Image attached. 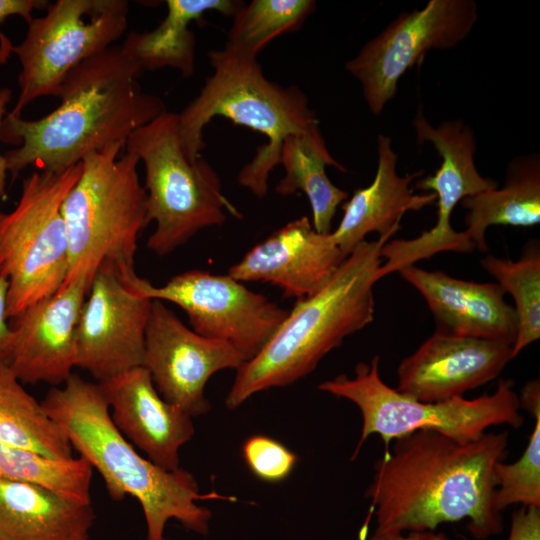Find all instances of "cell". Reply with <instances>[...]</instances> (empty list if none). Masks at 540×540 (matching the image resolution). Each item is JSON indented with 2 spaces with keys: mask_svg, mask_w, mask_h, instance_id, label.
I'll use <instances>...</instances> for the list:
<instances>
[{
  "mask_svg": "<svg viewBox=\"0 0 540 540\" xmlns=\"http://www.w3.org/2000/svg\"><path fill=\"white\" fill-rule=\"evenodd\" d=\"M508 433H485L459 443L421 429L394 439L375 463L366 497L375 511L377 531H433L467 519L480 540L501 533V512L493 504L494 467L507 455Z\"/></svg>",
  "mask_w": 540,
  "mask_h": 540,
  "instance_id": "6da1fadb",
  "label": "cell"
},
{
  "mask_svg": "<svg viewBox=\"0 0 540 540\" xmlns=\"http://www.w3.org/2000/svg\"><path fill=\"white\" fill-rule=\"evenodd\" d=\"M140 66L121 46L84 60L65 77L60 105L37 120L5 116L0 141L18 148L4 154L15 179L28 166L62 172L93 151L126 143L137 128L166 112L164 101L143 92Z\"/></svg>",
  "mask_w": 540,
  "mask_h": 540,
  "instance_id": "7a4b0ae2",
  "label": "cell"
},
{
  "mask_svg": "<svg viewBox=\"0 0 540 540\" xmlns=\"http://www.w3.org/2000/svg\"><path fill=\"white\" fill-rule=\"evenodd\" d=\"M41 404L80 457L100 473L113 500L121 501L130 495L139 501L147 540H163L170 519L206 535L212 514L196 501L234 500L215 492L201 494L188 471H167L140 455L113 423L98 383L72 373L62 387H52Z\"/></svg>",
  "mask_w": 540,
  "mask_h": 540,
  "instance_id": "3957f363",
  "label": "cell"
},
{
  "mask_svg": "<svg viewBox=\"0 0 540 540\" xmlns=\"http://www.w3.org/2000/svg\"><path fill=\"white\" fill-rule=\"evenodd\" d=\"M392 236L362 241L319 291L296 300L266 346L237 369L226 397L229 409L255 393L304 378L346 337L373 321L380 253Z\"/></svg>",
  "mask_w": 540,
  "mask_h": 540,
  "instance_id": "277c9868",
  "label": "cell"
},
{
  "mask_svg": "<svg viewBox=\"0 0 540 540\" xmlns=\"http://www.w3.org/2000/svg\"><path fill=\"white\" fill-rule=\"evenodd\" d=\"M208 56L212 75L178 114L183 150L191 160L200 158L205 146L204 128L218 116L263 134L267 143L257 149L237 177L241 186L262 198L268 190L269 175L279 164L285 138L319 127V120L298 87L285 88L266 78L257 57L226 45Z\"/></svg>",
  "mask_w": 540,
  "mask_h": 540,
  "instance_id": "5b68a950",
  "label": "cell"
},
{
  "mask_svg": "<svg viewBox=\"0 0 540 540\" xmlns=\"http://www.w3.org/2000/svg\"><path fill=\"white\" fill-rule=\"evenodd\" d=\"M116 142L82 159V173L62 205L68 239V274L91 285L103 261L122 274H134L137 240L147 224L146 190L139 181L138 157L119 156Z\"/></svg>",
  "mask_w": 540,
  "mask_h": 540,
  "instance_id": "8992f818",
  "label": "cell"
},
{
  "mask_svg": "<svg viewBox=\"0 0 540 540\" xmlns=\"http://www.w3.org/2000/svg\"><path fill=\"white\" fill-rule=\"evenodd\" d=\"M125 152L145 167L146 219L156 225L146 246L156 255L165 256L200 230L223 224L226 212L240 217L208 162L186 156L178 114L166 111L137 128L127 138Z\"/></svg>",
  "mask_w": 540,
  "mask_h": 540,
  "instance_id": "52a82bcc",
  "label": "cell"
},
{
  "mask_svg": "<svg viewBox=\"0 0 540 540\" xmlns=\"http://www.w3.org/2000/svg\"><path fill=\"white\" fill-rule=\"evenodd\" d=\"M379 362L376 355L369 363H358L353 378L340 374L318 386L323 392L353 402L361 412L362 433L352 459L372 434L380 435L388 449L395 438L421 429L469 443L478 440L492 426L507 424L519 428L524 423L512 380L500 379L492 394L475 399L462 397L428 403L388 386L380 377Z\"/></svg>",
  "mask_w": 540,
  "mask_h": 540,
  "instance_id": "ba28073f",
  "label": "cell"
},
{
  "mask_svg": "<svg viewBox=\"0 0 540 540\" xmlns=\"http://www.w3.org/2000/svg\"><path fill=\"white\" fill-rule=\"evenodd\" d=\"M82 173V162L62 172L37 170L22 181L20 198L0 211V277L8 282V319L48 298L68 274L63 202Z\"/></svg>",
  "mask_w": 540,
  "mask_h": 540,
  "instance_id": "9c48e42d",
  "label": "cell"
},
{
  "mask_svg": "<svg viewBox=\"0 0 540 540\" xmlns=\"http://www.w3.org/2000/svg\"><path fill=\"white\" fill-rule=\"evenodd\" d=\"M126 0H57L33 18L22 42L14 45L21 65L19 97L9 113L42 96H56L66 75L84 60L108 49L125 33Z\"/></svg>",
  "mask_w": 540,
  "mask_h": 540,
  "instance_id": "30bf717a",
  "label": "cell"
},
{
  "mask_svg": "<svg viewBox=\"0 0 540 540\" xmlns=\"http://www.w3.org/2000/svg\"><path fill=\"white\" fill-rule=\"evenodd\" d=\"M478 20L473 0H429L405 11L367 41L345 70L361 85L369 111L380 115L397 93L401 77L432 49L456 47Z\"/></svg>",
  "mask_w": 540,
  "mask_h": 540,
  "instance_id": "8fae6325",
  "label": "cell"
},
{
  "mask_svg": "<svg viewBox=\"0 0 540 540\" xmlns=\"http://www.w3.org/2000/svg\"><path fill=\"white\" fill-rule=\"evenodd\" d=\"M130 282L141 295L182 308L194 332L231 344L246 361L266 346L289 313L228 274L194 269L158 287L137 274Z\"/></svg>",
  "mask_w": 540,
  "mask_h": 540,
  "instance_id": "7c38bea8",
  "label": "cell"
},
{
  "mask_svg": "<svg viewBox=\"0 0 540 540\" xmlns=\"http://www.w3.org/2000/svg\"><path fill=\"white\" fill-rule=\"evenodd\" d=\"M416 142H429L441 158L434 174L416 181L414 189L436 196L437 220L429 230L412 239H398L394 245L397 261L403 266L441 252L471 253L476 248L465 231L451 225L454 208L466 197L498 187L497 180L480 174L475 163L476 137L462 119L446 120L432 126L419 107L413 121Z\"/></svg>",
  "mask_w": 540,
  "mask_h": 540,
  "instance_id": "4fadbf2b",
  "label": "cell"
},
{
  "mask_svg": "<svg viewBox=\"0 0 540 540\" xmlns=\"http://www.w3.org/2000/svg\"><path fill=\"white\" fill-rule=\"evenodd\" d=\"M136 274V273H135ZM111 262L96 270L76 329V367L98 382L143 365L152 299Z\"/></svg>",
  "mask_w": 540,
  "mask_h": 540,
  "instance_id": "5bb4252c",
  "label": "cell"
},
{
  "mask_svg": "<svg viewBox=\"0 0 540 540\" xmlns=\"http://www.w3.org/2000/svg\"><path fill=\"white\" fill-rule=\"evenodd\" d=\"M245 361L231 344L197 334L163 301L152 299L142 366L164 400L191 417L206 414L211 405L204 389L210 377L237 370Z\"/></svg>",
  "mask_w": 540,
  "mask_h": 540,
  "instance_id": "9a60e30c",
  "label": "cell"
},
{
  "mask_svg": "<svg viewBox=\"0 0 540 540\" xmlns=\"http://www.w3.org/2000/svg\"><path fill=\"white\" fill-rule=\"evenodd\" d=\"M90 289L79 278L9 318L10 370L21 383L58 387L76 367V329Z\"/></svg>",
  "mask_w": 540,
  "mask_h": 540,
  "instance_id": "2e32d148",
  "label": "cell"
},
{
  "mask_svg": "<svg viewBox=\"0 0 540 540\" xmlns=\"http://www.w3.org/2000/svg\"><path fill=\"white\" fill-rule=\"evenodd\" d=\"M512 359L510 344L436 331L401 361L396 389L428 403L462 398L497 378Z\"/></svg>",
  "mask_w": 540,
  "mask_h": 540,
  "instance_id": "e0dca14e",
  "label": "cell"
},
{
  "mask_svg": "<svg viewBox=\"0 0 540 540\" xmlns=\"http://www.w3.org/2000/svg\"><path fill=\"white\" fill-rule=\"evenodd\" d=\"M345 258L331 232H317L303 216L252 247L228 275L240 282L270 283L297 300L319 291Z\"/></svg>",
  "mask_w": 540,
  "mask_h": 540,
  "instance_id": "ac0fdd59",
  "label": "cell"
},
{
  "mask_svg": "<svg viewBox=\"0 0 540 540\" xmlns=\"http://www.w3.org/2000/svg\"><path fill=\"white\" fill-rule=\"evenodd\" d=\"M98 385L123 436L157 466L178 470L179 449L195 432L191 416L160 396L143 366Z\"/></svg>",
  "mask_w": 540,
  "mask_h": 540,
  "instance_id": "d6986e66",
  "label": "cell"
},
{
  "mask_svg": "<svg viewBox=\"0 0 540 540\" xmlns=\"http://www.w3.org/2000/svg\"><path fill=\"white\" fill-rule=\"evenodd\" d=\"M425 299L440 332L500 341L513 346L518 321L498 283L455 278L416 265L399 271Z\"/></svg>",
  "mask_w": 540,
  "mask_h": 540,
  "instance_id": "ffe728a7",
  "label": "cell"
},
{
  "mask_svg": "<svg viewBox=\"0 0 540 540\" xmlns=\"http://www.w3.org/2000/svg\"><path fill=\"white\" fill-rule=\"evenodd\" d=\"M398 154L392 139L384 134L377 137V168L370 185L358 188L342 205L343 216L331 235L342 253H349L367 234L394 235L408 211H419L436 201L434 193L415 194L412 183L423 170L400 176L397 172Z\"/></svg>",
  "mask_w": 540,
  "mask_h": 540,
  "instance_id": "44dd1931",
  "label": "cell"
},
{
  "mask_svg": "<svg viewBox=\"0 0 540 540\" xmlns=\"http://www.w3.org/2000/svg\"><path fill=\"white\" fill-rule=\"evenodd\" d=\"M91 504L43 486L0 480V532L9 540H89Z\"/></svg>",
  "mask_w": 540,
  "mask_h": 540,
  "instance_id": "7402d4cb",
  "label": "cell"
},
{
  "mask_svg": "<svg viewBox=\"0 0 540 540\" xmlns=\"http://www.w3.org/2000/svg\"><path fill=\"white\" fill-rule=\"evenodd\" d=\"M460 204L467 210L464 231L482 252L488 251L485 233L492 225L535 226L540 222L539 153L515 156L502 187L468 196Z\"/></svg>",
  "mask_w": 540,
  "mask_h": 540,
  "instance_id": "603a6c76",
  "label": "cell"
},
{
  "mask_svg": "<svg viewBox=\"0 0 540 540\" xmlns=\"http://www.w3.org/2000/svg\"><path fill=\"white\" fill-rule=\"evenodd\" d=\"M279 164L285 176L275 191L282 196L302 191L311 206L313 228L330 233L337 208L348 199V193L331 182L325 168L346 169L329 152L320 128L287 136L281 145Z\"/></svg>",
  "mask_w": 540,
  "mask_h": 540,
  "instance_id": "cb8c5ba5",
  "label": "cell"
},
{
  "mask_svg": "<svg viewBox=\"0 0 540 540\" xmlns=\"http://www.w3.org/2000/svg\"><path fill=\"white\" fill-rule=\"evenodd\" d=\"M166 6L167 15L155 29L129 33L121 48L143 72L171 67L190 77L196 43L190 23L207 11L234 16L243 4L232 0H167Z\"/></svg>",
  "mask_w": 540,
  "mask_h": 540,
  "instance_id": "d4e9b609",
  "label": "cell"
},
{
  "mask_svg": "<svg viewBox=\"0 0 540 540\" xmlns=\"http://www.w3.org/2000/svg\"><path fill=\"white\" fill-rule=\"evenodd\" d=\"M0 442L51 458L73 457L62 428L8 366H0Z\"/></svg>",
  "mask_w": 540,
  "mask_h": 540,
  "instance_id": "484cf974",
  "label": "cell"
},
{
  "mask_svg": "<svg viewBox=\"0 0 540 540\" xmlns=\"http://www.w3.org/2000/svg\"><path fill=\"white\" fill-rule=\"evenodd\" d=\"M92 467L82 457L56 459L0 442V480L50 489L78 504H91Z\"/></svg>",
  "mask_w": 540,
  "mask_h": 540,
  "instance_id": "4316f807",
  "label": "cell"
},
{
  "mask_svg": "<svg viewBox=\"0 0 540 540\" xmlns=\"http://www.w3.org/2000/svg\"><path fill=\"white\" fill-rule=\"evenodd\" d=\"M481 266L496 279L515 302L518 331L512 346L513 359L540 337V251L536 244L512 261L487 254Z\"/></svg>",
  "mask_w": 540,
  "mask_h": 540,
  "instance_id": "83f0119b",
  "label": "cell"
},
{
  "mask_svg": "<svg viewBox=\"0 0 540 540\" xmlns=\"http://www.w3.org/2000/svg\"><path fill=\"white\" fill-rule=\"evenodd\" d=\"M315 8L313 0H253L233 16L225 45L257 57L275 38L301 28Z\"/></svg>",
  "mask_w": 540,
  "mask_h": 540,
  "instance_id": "f1b7e54d",
  "label": "cell"
},
{
  "mask_svg": "<svg viewBox=\"0 0 540 540\" xmlns=\"http://www.w3.org/2000/svg\"><path fill=\"white\" fill-rule=\"evenodd\" d=\"M519 401L534 416L535 423L522 456L512 464L500 461L494 467L493 504L498 512L518 503L540 507V389L535 385L525 386Z\"/></svg>",
  "mask_w": 540,
  "mask_h": 540,
  "instance_id": "f546056e",
  "label": "cell"
},
{
  "mask_svg": "<svg viewBox=\"0 0 540 540\" xmlns=\"http://www.w3.org/2000/svg\"><path fill=\"white\" fill-rule=\"evenodd\" d=\"M242 454L251 472L267 482L287 478L297 461L296 455L286 446L264 435L248 438L243 444Z\"/></svg>",
  "mask_w": 540,
  "mask_h": 540,
  "instance_id": "4dcf8cb0",
  "label": "cell"
},
{
  "mask_svg": "<svg viewBox=\"0 0 540 540\" xmlns=\"http://www.w3.org/2000/svg\"><path fill=\"white\" fill-rule=\"evenodd\" d=\"M45 0H0V26L10 16H21L28 24L33 20L35 9L47 8ZM12 42L0 31V63L4 64L12 54Z\"/></svg>",
  "mask_w": 540,
  "mask_h": 540,
  "instance_id": "1f68e13d",
  "label": "cell"
},
{
  "mask_svg": "<svg viewBox=\"0 0 540 540\" xmlns=\"http://www.w3.org/2000/svg\"><path fill=\"white\" fill-rule=\"evenodd\" d=\"M508 540H540V507L521 506L513 513Z\"/></svg>",
  "mask_w": 540,
  "mask_h": 540,
  "instance_id": "d6a6232c",
  "label": "cell"
},
{
  "mask_svg": "<svg viewBox=\"0 0 540 540\" xmlns=\"http://www.w3.org/2000/svg\"><path fill=\"white\" fill-rule=\"evenodd\" d=\"M8 282L0 277V366H9L12 355V334L7 316Z\"/></svg>",
  "mask_w": 540,
  "mask_h": 540,
  "instance_id": "836d02e7",
  "label": "cell"
},
{
  "mask_svg": "<svg viewBox=\"0 0 540 540\" xmlns=\"http://www.w3.org/2000/svg\"><path fill=\"white\" fill-rule=\"evenodd\" d=\"M369 540H450L444 533L433 531H409L403 533L381 532L375 530Z\"/></svg>",
  "mask_w": 540,
  "mask_h": 540,
  "instance_id": "e575fe53",
  "label": "cell"
},
{
  "mask_svg": "<svg viewBox=\"0 0 540 540\" xmlns=\"http://www.w3.org/2000/svg\"><path fill=\"white\" fill-rule=\"evenodd\" d=\"M11 98L12 91L7 87H1L0 84V132L3 120L7 115V106ZM7 172L8 170L5 157L0 153V198L5 196Z\"/></svg>",
  "mask_w": 540,
  "mask_h": 540,
  "instance_id": "d590c367",
  "label": "cell"
},
{
  "mask_svg": "<svg viewBox=\"0 0 540 540\" xmlns=\"http://www.w3.org/2000/svg\"><path fill=\"white\" fill-rule=\"evenodd\" d=\"M0 540H9L7 537H5L1 532H0Z\"/></svg>",
  "mask_w": 540,
  "mask_h": 540,
  "instance_id": "8d00e7d4",
  "label": "cell"
},
{
  "mask_svg": "<svg viewBox=\"0 0 540 540\" xmlns=\"http://www.w3.org/2000/svg\"><path fill=\"white\" fill-rule=\"evenodd\" d=\"M163 540H171V539H166V538H164Z\"/></svg>",
  "mask_w": 540,
  "mask_h": 540,
  "instance_id": "74e56055",
  "label": "cell"
}]
</instances>
